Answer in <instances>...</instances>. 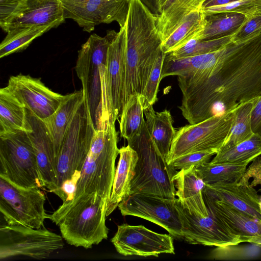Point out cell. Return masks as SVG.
<instances>
[{
	"label": "cell",
	"instance_id": "6da1fadb",
	"mask_svg": "<svg viewBox=\"0 0 261 261\" xmlns=\"http://www.w3.org/2000/svg\"><path fill=\"white\" fill-rule=\"evenodd\" d=\"M189 58L190 66L177 81L182 96L178 108L189 124L225 114L261 96V34Z\"/></svg>",
	"mask_w": 261,
	"mask_h": 261
},
{
	"label": "cell",
	"instance_id": "7a4b0ae2",
	"mask_svg": "<svg viewBox=\"0 0 261 261\" xmlns=\"http://www.w3.org/2000/svg\"><path fill=\"white\" fill-rule=\"evenodd\" d=\"M125 28L126 49L121 113L132 96H141L155 60L162 51V44L156 17L148 10L130 11Z\"/></svg>",
	"mask_w": 261,
	"mask_h": 261
},
{
	"label": "cell",
	"instance_id": "3957f363",
	"mask_svg": "<svg viewBox=\"0 0 261 261\" xmlns=\"http://www.w3.org/2000/svg\"><path fill=\"white\" fill-rule=\"evenodd\" d=\"M118 141L115 125L96 130L74 197L63 203L55 211L56 215L64 214L73 204L89 198L102 200L108 204L116 170L115 161L119 154Z\"/></svg>",
	"mask_w": 261,
	"mask_h": 261
},
{
	"label": "cell",
	"instance_id": "277c9868",
	"mask_svg": "<svg viewBox=\"0 0 261 261\" xmlns=\"http://www.w3.org/2000/svg\"><path fill=\"white\" fill-rule=\"evenodd\" d=\"M127 141L138 155L129 194L139 193L175 198L173 177L177 171L155 147L145 120L140 133Z\"/></svg>",
	"mask_w": 261,
	"mask_h": 261
},
{
	"label": "cell",
	"instance_id": "5b68a950",
	"mask_svg": "<svg viewBox=\"0 0 261 261\" xmlns=\"http://www.w3.org/2000/svg\"><path fill=\"white\" fill-rule=\"evenodd\" d=\"M126 49L125 25L112 38L105 67L101 71V98L96 120L97 130L108 125H115L120 117Z\"/></svg>",
	"mask_w": 261,
	"mask_h": 261
},
{
	"label": "cell",
	"instance_id": "8992f818",
	"mask_svg": "<svg viewBox=\"0 0 261 261\" xmlns=\"http://www.w3.org/2000/svg\"><path fill=\"white\" fill-rule=\"evenodd\" d=\"M96 129L84 99L64 136L56 167V189L59 197L63 183L76 173H81L91 148Z\"/></svg>",
	"mask_w": 261,
	"mask_h": 261
},
{
	"label": "cell",
	"instance_id": "52a82bcc",
	"mask_svg": "<svg viewBox=\"0 0 261 261\" xmlns=\"http://www.w3.org/2000/svg\"><path fill=\"white\" fill-rule=\"evenodd\" d=\"M107 206L106 202L91 198L73 204L58 225L63 239L70 245L86 249L107 239Z\"/></svg>",
	"mask_w": 261,
	"mask_h": 261
},
{
	"label": "cell",
	"instance_id": "ba28073f",
	"mask_svg": "<svg viewBox=\"0 0 261 261\" xmlns=\"http://www.w3.org/2000/svg\"><path fill=\"white\" fill-rule=\"evenodd\" d=\"M0 175L23 187H43L27 132L20 130L0 136Z\"/></svg>",
	"mask_w": 261,
	"mask_h": 261
},
{
	"label": "cell",
	"instance_id": "9c48e42d",
	"mask_svg": "<svg viewBox=\"0 0 261 261\" xmlns=\"http://www.w3.org/2000/svg\"><path fill=\"white\" fill-rule=\"evenodd\" d=\"M38 187H23L0 175V211L6 224L33 228L44 227L48 219L45 197Z\"/></svg>",
	"mask_w": 261,
	"mask_h": 261
},
{
	"label": "cell",
	"instance_id": "30bf717a",
	"mask_svg": "<svg viewBox=\"0 0 261 261\" xmlns=\"http://www.w3.org/2000/svg\"><path fill=\"white\" fill-rule=\"evenodd\" d=\"M116 33L109 30L104 37L93 33L78 51L75 70L96 129L101 98V71L106 65L109 46Z\"/></svg>",
	"mask_w": 261,
	"mask_h": 261
},
{
	"label": "cell",
	"instance_id": "8fae6325",
	"mask_svg": "<svg viewBox=\"0 0 261 261\" xmlns=\"http://www.w3.org/2000/svg\"><path fill=\"white\" fill-rule=\"evenodd\" d=\"M237 110L196 124L185 125L177 130L171 143L168 163L192 152L208 150L218 152L230 132Z\"/></svg>",
	"mask_w": 261,
	"mask_h": 261
},
{
	"label": "cell",
	"instance_id": "7c38bea8",
	"mask_svg": "<svg viewBox=\"0 0 261 261\" xmlns=\"http://www.w3.org/2000/svg\"><path fill=\"white\" fill-rule=\"evenodd\" d=\"M63 239L44 227L36 229L21 225H1L0 258L20 255L38 259L46 258L63 248Z\"/></svg>",
	"mask_w": 261,
	"mask_h": 261
},
{
	"label": "cell",
	"instance_id": "4fadbf2b",
	"mask_svg": "<svg viewBox=\"0 0 261 261\" xmlns=\"http://www.w3.org/2000/svg\"><path fill=\"white\" fill-rule=\"evenodd\" d=\"M177 198L145 193H133L118 204L122 216H133L152 222L176 239H182V224L176 206Z\"/></svg>",
	"mask_w": 261,
	"mask_h": 261
},
{
	"label": "cell",
	"instance_id": "5bb4252c",
	"mask_svg": "<svg viewBox=\"0 0 261 261\" xmlns=\"http://www.w3.org/2000/svg\"><path fill=\"white\" fill-rule=\"evenodd\" d=\"M64 17L91 33L100 23L116 21L125 26L130 0H61Z\"/></svg>",
	"mask_w": 261,
	"mask_h": 261
},
{
	"label": "cell",
	"instance_id": "9a60e30c",
	"mask_svg": "<svg viewBox=\"0 0 261 261\" xmlns=\"http://www.w3.org/2000/svg\"><path fill=\"white\" fill-rule=\"evenodd\" d=\"M176 206L182 224V239L187 243L216 247L242 243L238 236L232 232L208 211V215L206 216L191 214L182 206L178 198Z\"/></svg>",
	"mask_w": 261,
	"mask_h": 261
},
{
	"label": "cell",
	"instance_id": "2e32d148",
	"mask_svg": "<svg viewBox=\"0 0 261 261\" xmlns=\"http://www.w3.org/2000/svg\"><path fill=\"white\" fill-rule=\"evenodd\" d=\"M117 251L124 256H158L174 254L173 237L154 232L142 225H118L111 239Z\"/></svg>",
	"mask_w": 261,
	"mask_h": 261
},
{
	"label": "cell",
	"instance_id": "e0dca14e",
	"mask_svg": "<svg viewBox=\"0 0 261 261\" xmlns=\"http://www.w3.org/2000/svg\"><path fill=\"white\" fill-rule=\"evenodd\" d=\"M6 87L28 110L43 120L54 113L67 97L51 90L40 79L29 75L11 76Z\"/></svg>",
	"mask_w": 261,
	"mask_h": 261
},
{
	"label": "cell",
	"instance_id": "ac0fdd59",
	"mask_svg": "<svg viewBox=\"0 0 261 261\" xmlns=\"http://www.w3.org/2000/svg\"><path fill=\"white\" fill-rule=\"evenodd\" d=\"M65 20L61 0H24L1 26L5 32L19 27L56 28Z\"/></svg>",
	"mask_w": 261,
	"mask_h": 261
},
{
	"label": "cell",
	"instance_id": "d6986e66",
	"mask_svg": "<svg viewBox=\"0 0 261 261\" xmlns=\"http://www.w3.org/2000/svg\"><path fill=\"white\" fill-rule=\"evenodd\" d=\"M32 129L28 133L35 150L43 187L54 193L56 189V163L53 142L44 121L27 109Z\"/></svg>",
	"mask_w": 261,
	"mask_h": 261
},
{
	"label": "cell",
	"instance_id": "ffe728a7",
	"mask_svg": "<svg viewBox=\"0 0 261 261\" xmlns=\"http://www.w3.org/2000/svg\"><path fill=\"white\" fill-rule=\"evenodd\" d=\"M203 192L216 200L261 220L259 195L250 185L241 184L239 181H219L205 185Z\"/></svg>",
	"mask_w": 261,
	"mask_h": 261
},
{
	"label": "cell",
	"instance_id": "44dd1931",
	"mask_svg": "<svg viewBox=\"0 0 261 261\" xmlns=\"http://www.w3.org/2000/svg\"><path fill=\"white\" fill-rule=\"evenodd\" d=\"M205 204L219 221L242 242H247L252 237L261 235V220L229 204L216 200L203 192Z\"/></svg>",
	"mask_w": 261,
	"mask_h": 261
},
{
	"label": "cell",
	"instance_id": "7402d4cb",
	"mask_svg": "<svg viewBox=\"0 0 261 261\" xmlns=\"http://www.w3.org/2000/svg\"><path fill=\"white\" fill-rule=\"evenodd\" d=\"M173 180L177 189L175 195L182 206L191 214L207 216L208 212L203 197L205 184L197 174L195 166L179 170Z\"/></svg>",
	"mask_w": 261,
	"mask_h": 261
},
{
	"label": "cell",
	"instance_id": "603a6c76",
	"mask_svg": "<svg viewBox=\"0 0 261 261\" xmlns=\"http://www.w3.org/2000/svg\"><path fill=\"white\" fill-rule=\"evenodd\" d=\"M84 100L82 89L67 94L55 113L42 120L53 144L56 167L64 136Z\"/></svg>",
	"mask_w": 261,
	"mask_h": 261
},
{
	"label": "cell",
	"instance_id": "cb8c5ba5",
	"mask_svg": "<svg viewBox=\"0 0 261 261\" xmlns=\"http://www.w3.org/2000/svg\"><path fill=\"white\" fill-rule=\"evenodd\" d=\"M119 159L115 173L112 192L108 202L107 217L118 206L130 193L131 181L138 159L137 152L129 145L119 150Z\"/></svg>",
	"mask_w": 261,
	"mask_h": 261
},
{
	"label": "cell",
	"instance_id": "d4e9b609",
	"mask_svg": "<svg viewBox=\"0 0 261 261\" xmlns=\"http://www.w3.org/2000/svg\"><path fill=\"white\" fill-rule=\"evenodd\" d=\"M32 132L25 106L8 89H0V136L17 131Z\"/></svg>",
	"mask_w": 261,
	"mask_h": 261
},
{
	"label": "cell",
	"instance_id": "484cf974",
	"mask_svg": "<svg viewBox=\"0 0 261 261\" xmlns=\"http://www.w3.org/2000/svg\"><path fill=\"white\" fill-rule=\"evenodd\" d=\"M143 112L150 137L160 153L167 162L171 143L177 130L173 127L171 114L166 109L156 112L153 106L148 107Z\"/></svg>",
	"mask_w": 261,
	"mask_h": 261
},
{
	"label": "cell",
	"instance_id": "4316f807",
	"mask_svg": "<svg viewBox=\"0 0 261 261\" xmlns=\"http://www.w3.org/2000/svg\"><path fill=\"white\" fill-rule=\"evenodd\" d=\"M207 0H167L160 14L157 16V25L164 41L191 13L201 10Z\"/></svg>",
	"mask_w": 261,
	"mask_h": 261
},
{
	"label": "cell",
	"instance_id": "83f0119b",
	"mask_svg": "<svg viewBox=\"0 0 261 261\" xmlns=\"http://www.w3.org/2000/svg\"><path fill=\"white\" fill-rule=\"evenodd\" d=\"M203 29L193 39L212 40L233 35L247 19L244 15L230 12H222L205 15Z\"/></svg>",
	"mask_w": 261,
	"mask_h": 261
},
{
	"label": "cell",
	"instance_id": "f1b7e54d",
	"mask_svg": "<svg viewBox=\"0 0 261 261\" xmlns=\"http://www.w3.org/2000/svg\"><path fill=\"white\" fill-rule=\"evenodd\" d=\"M205 22V15L201 9L191 13L162 42V50L167 54L182 47L203 29Z\"/></svg>",
	"mask_w": 261,
	"mask_h": 261
},
{
	"label": "cell",
	"instance_id": "f546056e",
	"mask_svg": "<svg viewBox=\"0 0 261 261\" xmlns=\"http://www.w3.org/2000/svg\"><path fill=\"white\" fill-rule=\"evenodd\" d=\"M258 98L245 103L237 109L230 132L217 152L233 147L249 139L254 134L251 126V115Z\"/></svg>",
	"mask_w": 261,
	"mask_h": 261
},
{
	"label": "cell",
	"instance_id": "4dcf8cb0",
	"mask_svg": "<svg viewBox=\"0 0 261 261\" xmlns=\"http://www.w3.org/2000/svg\"><path fill=\"white\" fill-rule=\"evenodd\" d=\"M51 29L49 27H19L9 30L0 44V58L25 49L36 38Z\"/></svg>",
	"mask_w": 261,
	"mask_h": 261
},
{
	"label": "cell",
	"instance_id": "1f68e13d",
	"mask_svg": "<svg viewBox=\"0 0 261 261\" xmlns=\"http://www.w3.org/2000/svg\"><path fill=\"white\" fill-rule=\"evenodd\" d=\"M261 155V137L254 134L249 139L223 152H218L211 164L249 163Z\"/></svg>",
	"mask_w": 261,
	"mask_h": 261
},
{
	"label": "cell",
	"instance_id": "d6a6232c",
	"mask_svg": "<svg viewBox=\"0 0 261 261\" xmlns=\"http://www.w3.org/2000/svg\"><path fill=\"white\" fill-rule=\"evenodd\" d=\"M248 163L216 164L210 162L195 166L198 176L205 185L219 181H239Z\"/></svg>",
	"mask_w": 261,
	"mask_h": 261
},
{
	"label": "cell",
	"instance_id": "836d02e7",
	"mask_svg": "<svg viewBox=\"0 0 261 261\" xmlns=\"http://www.w3.org/2000/svg\"><path fill=\"white\" fill-rule=\"evenodd\" d=\"M144 120L140 96L134 95L124 107L118 120L121 137L128 140L138 135Z\"/></svg>",
	"mask_w": 261,
	"mask_h": 261
},
{
	"label": "cell",
	"instance_id": "e575fe53",
	"mask_svg": "<svg viewBox=\"0 0 261 261\" xmlns=\"http://www.w3.org/2000/svg\"><path fill=\"white\" fill-rule=\"evenodd\" d=\"M232 36L212 40L192 39L179 49L167 54L172 58H180L203 55L218 50L231 41Z\"/></svg>",
	"mask_w": 261,
	"mask_h": 261
},
{
	"label": "cell",
	"instance_id": "d590c367",
	"mask_svg": "<svg viewBox=\"0 0 261 261\" xmlns=\"http://www.w3.org/2000/svg\"><path fill=\"white\" fill-rule=\"evenodd\" d=\"M166 54L162 50L158 56L141 97L143 111L153 106L158 100L157 94L161 80V72Z\"/></svg>",
	"mask_w": 261,
	"mask_h": 261
},
{
	"label": "cell",
	"instance_id": "8d00e7d4",
	"mask_svg": "<svg viewBox=\"0 0 261 261\" xmlns=\"http://www.w3.org/2000/svg\"><path fill=\"white\" fill-rule=\"evenodd\" d=\"M205 15L222 12H236L249 18L261 14V0H241L224 5L201 9Z\"/></svg>",
	"mask_w": 261,
	"mask_h": 261
},
{
	"label": "cell",
	"instance_id": "74e56055",
	"mask_svg": "<svg viewBox=\"0 0 261 261\" xmlns=\"http://www.w3.org/2000/svg\"><path fill=\"white\" fill-rule=\"evenodd\" d=\"M217 153L216 150L192 152L174 160L170 164L175 170L187 169L192 166H197L210 162L212 156Z\"/></svg>",
	"mask_w": 261,
	"mask_h": 261
},
{
	"label": "cell",
	"instance_id": "f35d334b",
	"mask_svg": "<svg viewBox=\"0 0 261 261\" xmlns=\"http://www.w3.org/2000/svg\"><path fill=\"white\" fill-rule=\"evenodd\" d=\"M261 34V14L247 18L232 36V41L241 42Z\"/></svg>",
	"mask_w": 261,
	"mask_h": 261
},
{
	"label": "cell",
	"instance_id": "ab89813d",
	"mask_svg": "<svg viewBox=\"0 0 261 261\" xmlns=\"http://www.w3.org/2000/svg\"><path fill=\"white\" fill-rule=\"evenodd\" d=\"M244 248L238 245L216 247L211 252V257L215 259L227 260L245 258L249 256Z\"/></svg>",
	"mask_w": 261,
	"mask_h": 261
},
{
	"label": "cell",
	"instance_id": "60d3db41",
	"mask_svg": "<svg viewBox=\"0 0 261 261\" xmlns=\"http://www.w3.org/2000/svg\"><path fill=\"white\" fill-rule=\"evenodd\" d=\"M24 0H0V25L5 23Z\"/></svg>",
	"mask_w": 261,
	"mask_h": 261
},
{
	"label": "cell",
	"instance_id": "b9f144b4",
	"mask_svg": "<svg viewBox=\"0 0 261 261\" xmlns=\"http://www.w3.org/2000/svg\"><path fill=\"white\" fill-rule=\"evenodd\" d=\"M251 126L253 132L261 137V96L257 100L252 112Z\"/></svg>",
	"mask_w": 261,
	"mask_h": 261
},
{
	"label": "cell",
	"instance_id": "7bdbcfd3",
	"mask_svg": "<svg viewBox=\"0 0 261 261\" xmlns=\"http://www.w3.org/2000/svg\"><path fill=\"white\" fill-rule=\"evenodd\" d=\"M153 14L159 15L160 10L158 0H140Z\"/></svg>",
	"mask_w": 261,
	"mask_h": 261
},
{
	"label": "cell",
	"instance_id": "ee69618b",
	"mask_svg": "<svg viewBox=\"0 0 261 261\" xmlns=\"http://www.w3.org/2000/svg\"><path fill=\"white\" fill-rule=\"evenodd\" d=\"M241 0H210L203 5L202 8L212 6L224 5Z\"/></svg>",
	"mask_w": 261,
	"mask_h": 261
},
{
	"label": "cell",
	"instance_id": "f6af8a7d",
	"mask_svg": "<svg viewBox=\"0 0 261 261\" xmlns=\"http://www.w3.org/2000/svg\"><path fill=\"white\" fill-rule=\"evenodd\" d=\"M247 242L261 247V235L249 238L247 240Z\"/></svg>",
	"mask_w": 261,
	"mask_h": 261
},
{
	"label": "cell",
	"instance_id": "bcb514c9",
	"mask_svg": "<svg viewBox=\"0 0 261 261\" xmlns=\"http://www.w3.org/2000/svg\"><path fill=\"white\" fill-rule=\"evenodd\" d=\"M166 1L167 0H158V5L160 10V14L162 7Z\"/></svg>",
	"mask_w": 261,
	"mask_h": 261
},
{
	"label": "cell",
	"instance_id": "7dc6e473",
	"mask_svg": "<svg viewBox=\"0 0 261 261\" xmlns=\"http://www.w3.org/2000/svg\"><path fill=\"white\" fill-rule=\"evenodd\" d=\"M259 207L260 211V213H261V195H259Z\"/></svg>",
	"mask_w": 261,
	"mask_h": 261
},
{
	"label": "cell",
	"instance_id": "c3c4849f",
	"mask_svg": "<svg viewBox=\"0 0 261 261\" xmlns=\"http://www.w3.org/2000/svg\"><path fill=\"white\" fill-rule=\"evenodd\" d=\"M210 1V0H207V1Z\"/></svg>",
	"mask_w": 261,
	"mask_h": 261
}]
</instances>
